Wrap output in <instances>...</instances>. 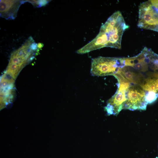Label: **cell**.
I'll list each match as a JSON object with an SVG mask.
<instances>
[{
  "label": "cell",
  "instance_id": "8992f818",
  "mask_svg": "<svg viewBox=\"0 0 158 158\" xmlns=\"http://www.w3.org/2000/svg\"><path fill=\"white\" fill-rule=\"evenodd\" d=\"M26 0H0V16L8 20L16 17L20 6Z\"/></svg>",
  "mask_w": 158,
  "mask_h": 158
},
{
  "label": "cell",
  "instance_id": "52a82bcc",
  "mask_svg": "<svg viewBox=\"0 0 158 158\" xmlns=\"http://www.w3.org/2000/svg\"><path fill=\"white\" fill-rule=\"evenodd\" d=\"M121 74L130 83L140 85L145 78L144 76L140 72L129 66H125L118 73Z\"/></svg>",
  "mask_w": 158,
  "mask_h": 158
},
{
  "label": "cell",
  "instance_id": "8fae6325",
  "mask_svg": "<svg viewBox=\"0 0 158 158\" xmlns=\"http://www.w3.org/2000/svg\"><path fill=\"white\" fill-rule=\"evenodd\" d=\"M31 3L34 6L39 7L45 6L49 2L48 0H26Z\"/></svg>",
  "mask_w": 158,
  "mask_h": 158
},
{
  "label": "cell",
  "instance_id": "5b68a950",
  "mask_svg": "<svg viewBox=\"0 0 158 158\" xmlns=\"http://www.w3.org/2000/svg\"><path fill=\"white\" fill-rule=\"evenodd\" d=\"M126 90L118 87L116 92L107 102L105 110L108 115H117L125 109L127 100Z\"/></svg>",
  "mask_w": 158,
  "mask_h": 158
},
{
  "label": "cell",
  "instance_id": "9c48e42d",
  "mask_svg": "<svg viewBox=\"0 0 158 158\" xmlns=\"http://www.w3.org/2000/svg\"><path fill=\"white\" fill-rule=\"evenodd\" d=\"M158 97V94L153 92H145V100L147 104H151L154 102Z\"/></svg>",
  "mask_w": 158,
  "mask_h": 158
},
{
  "label": "cell",
  "instance_id": "ba28073f",
  "mask_svg": "<svg viewBox=\"0 0 158 158\" xmlns=\"http://www.w3.org/2000/svg\"><path fill=\"white\" fill-rule=\"evenodd\" d=\"M144 90L151 91L158 94V78L153 77L145 79L140 85Z\"/></svg>",
  "mask_w": 158,
  "mask_h": 158
},
{
  "label": "cell",
  "instance_id": "277c9868",
  "mask_svg": "<svg viewBox=\"0 0 158 158\" xmlns=\"http://www.w3.org/2000/svg\"><path fill=\"white\" fill-rule=\"evenodd\" d=\"M145 91L139 85H131L126 91L125 109L130 110H146Z\"/></svg>",
  "mask_w": 158,
  "mask_h": 158
},
{
  "label": "cell",
  "instance_id": "7a4b0ae2",
  "mask_svg": "<svg viewBox=\"0 0 158 158\" xmlns=\"http://www.w3.org/2000/svg\"><path fill=\"white\" fill-rule=\"evenodd\" d=\"M125 66L124 58L99 56L92 59L90 72L93 76L114 75Z\"/></svg>",
  "mask_w": 158,
  "mask_h": 158
},
{
  "label": "cell",
  "instance_id": "30bf717a",
  "mask_svg": "<svg viewBox=\"0 0 158 158\" xmlns=\"http://www.w3.org/2000/svg\"><path fill=\"white\" fill-rule=\"evenodd\" d=\"M15 80L11 73L6 71L1 77V81H4L10 84H13Z\"/></svg>",
  "mask_w": 158,
  "mask_h": 158
},
{
  "label": "cell",
  "instance_id": "6da1fadb",
  "mask_svg": "<svg viewBox=\"0 0 158 158\" xmlns=\"http://www.w3.org/2000/svg\"><path fill=\"white\" fill-rule=\"evenodd\" d=\"M128 28L121 12L117 11L101 26L96 37L76 52L84 54L104 47L120 49L123 34Z\"/></svg>",
  "mask_w": 158,
  "mask_h": 158
},
{
  "label": "cell",
  "instance_id": "3957f363",
  "mask_svg": "<svg viewBox=\"0 0 158 158\" xmlns=\"http://www.w3.org/2000/svg\"><path fill=\"white\" fill-rule=\"evenodd\" d=\"M138 9V27L158 32V0L143 2Z\"/></svg>",
  "mask_w": 158,
  "mask_h": 158
}]
</instances>
